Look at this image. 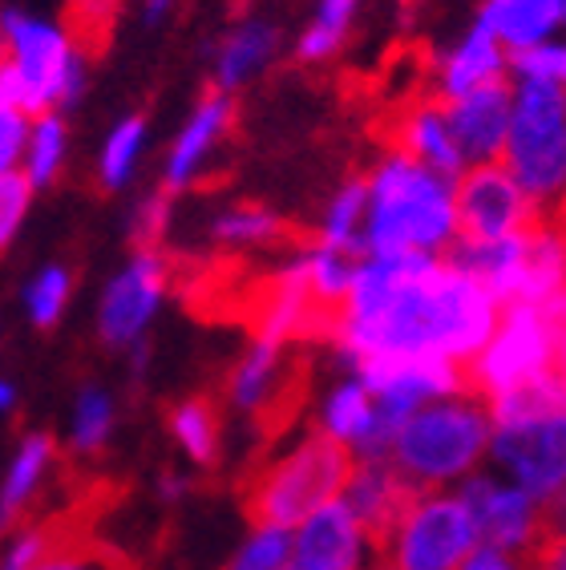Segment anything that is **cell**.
I'll return each mask as SVG.
<instances>
[{
    "label": "cell",
    "instance_id": "6da1fadb",
    "mask_svg": "<svg viewBox=\"0 0 566 570\" xmlns=\"http://www.w3.org/2000/svg\"><path fill=\"white\" fill-rule=\"evenodd\" d=\"M498 299L481 279L446 259L413 252L372 259L352 284L344 348L352 361L377 356H449L474 361L490 341Z\"/></svg>",
    "mask_w": 566,
    "mask_h": 570
},
{
    "label": "cell",
    "instance_id": "7a4b0ae2",
    "mask_svg": "<svg viewBox=\"0 0 566 570\" xmlns=\"http://www.w3.org/2000/svg\"><path fill=\"white\" fill-rule=\"evenodd\" d=\"M352 473V445L320 429L300 450L243 478V514L255 530H287L292 522H308L328 502H336L340 490H349Z\"/></svg>",
    "mask_w": 566,
    "mask_h": 570
},
{
    "label": "cell",
    "instance_id": "3957f363",
    "mask_svg": "<svg viewBox=\"0 0 566 570\" xmlns=\"http://www.w3.org/2000/svg\"><path fill=\"white\" fill-rule=\"evenodd\" d=\"M458 223V207L446 190V178L409 158H389L372 178V219L369 252L372 259L429 252L449 239Z\"/></svg>",
    "mask_w": 566,
    "mask_h": 570
},
{
    "label": "cell",
    "instance_id": "277c9868",
    "mask_svg": "<svg viewBox=\"0 0 566 570\" xmlns=\"http://www.w3.org/2000/svg\"><path fill=\"white\" fill-rule=\"evenodd\" d=\"M69 49V37L45 21H33L17 9L4 12V106L45 118L53 101H74L81 89V57Z\"/></svg>",
    "mask_w": 566,
    "mask_h": 570
},
{
    "label": "cell",
    "instance_id": "5b68a950",
    "mask_svg": "<svg viewBox=\"0 0 566 570\" xmlns=\"http://www.w3.org/2000/svg\"><path fill=\"white\" fill-rule=\"evenodd\" d=\"M506 170L530 198L566 187V94L555 77H526L506 138Z\"/></svg>",
    "mask_w": 566,
    "mask_h": 570
},
{
    "label": "cell",
    "instance_id": "8992f818",
    "mask_svg": "<svg viewBox=\"0 0 566 570\" xmlns=\"http://www.w3.org/2000/svg\"><path fill=\"white\" fill-rule=\"evenodd\" d=\"M486 438H490V421L486 413L469 405H433V409H417L413 417L404 421L397 441H392L389 461L397 470L424 485H437L446 478H458L466 473L478 453L486 450Z\"/></svg>",
    "mask_w": 566,
    "mask_h": 570
},
{
    "label": "cell",
    "instance_id": "52a82bcc",
    "mask_svg": "<svg viewBox=\"0 0 566 570\" xmlns=\"http://www.w3.org/2000/svg\"><path fill=\"white\" fill-rule=\"evenodd\" d=\"M555 348V328L538 304H506L501 328L490 348L466 361V393L469 396H501L546 373Z\"/></svg>",
    "mask_w": 566,
    "mask_h": 570
},
{
    "label": "cell",
    "instance_id": "ba28073f",
    "mask_svg": "<svg viewBox=\"0 0 566 570\" xmlns=\"http://www.w3.org/2000/svg\"><path fill=\"white\" fill-rule=\"evenodd\" d=\"M478 542V522L466 498H421L392 538L384 562L397 570H461Z\"/></svg>",
    "mask_w": 566,
    "mask_h": 570
},
{
    "label": "cell",
    "instance_id": "9c48e42d",
    "mask_svg": "<svg viewBox=\"0 0 566 570\" xmlns=\"http://www.w3.org/2000/svg\"><path fill=\"white\" fill-rule=\"evenodd\" d=\"M458 239L469 243H498L510 235H523L530 215L538 207L530 203L518 178L506 166L481 163L458 183Z\"/></svg>",
    "mask_w": 566,
    "mask_h": 570
},
{
    "label": "cell",
    "instance_id": "30bf717a",
    "mask_svg": "<svg viewBox=\"0 0 566 570\" xmlns=\"http://www.w3.org/2000/svg\"><path fill=\"white\" fill-rule=\"evenodd\" d=\"M344 502L360 518V527L369 534V547L377 550V559H384L392 538L401 534L404 518L413 514L417 502H421V485L409 482L392 461H364L352 473Z\"/></svg>",
    "mask_w": 566,
    "mask_h": 570
},
{
    "label": "cell",
    "instance_id": "8fae6325",
    "mask_svg": "<svg viewBox=\"0 0 566 570\" xmlns=\"http://www.w3.org/2000/svg\"><path fill=\"white\" fill-rule=\"evenodd\" d=\"M494 453L526 494L550 498L566 485V413L526 425H498Z\"/></svg>",
    "mask_w": 566,
    "mask_h": 570
},
{
    "label": "cell",
    "instance_id": "7c38bea8",
    "mask_svg": "<svg viewBox=\"0 0 566 570\" xmlns=\"http://www.w3.org/2000/svg\"><path fill=\"white\" fill-rule=\"evenodd\" d=\"M170 287V255L138 252L134 264L114 279L106 304H101V336L109 344H126L150 320L154 304Z\"/></svg>",
    "mask_w": 566,
    "mask_h": 570
},
{
    "label": "cell",
    "instance_id": "4fadbf2b",
    "mask_svg": "<svg viewBox=\"0 0 566 570\" xmlns=\"http://www.w3.org/2000/svg\"><path fill=\"white\" fill-rule=\"evenodd\" d=\"M441 110L449 118V130H453V142H458L461 158L469 163H490L494 154L506 150V138H510V86L506 81H486L466 98L441 101Z\"/></svg>",
    "mask_w": 566,
    "mask_h": 570
},
{
    "label": "cell",
    "instance_id": "5bb4252c",
    "mask_svg": "<svg viewBox=\"0 0 566 570\" xmlns=\"http://www.w3.org/2000/svg\"><path fill=\"white\" fill-rule=\"evenodd\" d=\"M466 505L474 510V522H478L481 547L494 550H530L534 534H538V510H534L526 490H498L486 478H469L466 490H461Z\"/></svg>",
    "mask_w": 566,
    "mask_h": 570
},
{
    "label": "cell",
    "instance_id": "9a60e30c",
    "mask_svg": "<svg viewBox=\"0 0 566 570\" xmlns=\"http://www.w3.org/2000/svg\"><path fill=\"white\" fill-rule=\"evenodd\" d=\"M364 527L352 514L349 502H328L324 510L308 518L300 538H295L292 567L300 570H360V542Z\"/></svg>",
    "mask_w": 566,
    "mask_h": 570
},
{
    "label": "cell",
    "instance_id": "2e32d148",
    "mask_svg": "<svg viewBox=\"0 0 566 570\" xmlns=\"http://www.w3.org/2000/svg\"><path fill=\"white\" fill-rule=\"evenodd\" d=\"M308 376H312L308 352H283L280 373L272 376L267 393L251 409V421H255V433H260L263 445L280 438L283 429L300 417V409H304V401H308Z\"/></svg>",
    "mask_w": 566,
    "mask_h": 570
},
{
    "label": "cell",
    "instance_id": "e0dca14e",
    "mask_svg": "<svg viewBox=\"0 0 566 570\" xmlns=\"http://www.w3.org/2000/svg\"><path fill=\"white\" fill-rule=\"evenodd\" d=\"M501 61H506V57H501V49H498V29L481 17V21L474 24V33H469V41L461 45V53L441 66V101L466 98V94H474V89L486 86V81H498Z\"/></svg>",
    "mask_w": 566,
    "mask_h": 570
},
{
    "label": "cell",
    "instance_id": "ac0fdd59",
    "mask_svg": "<svg viewBox=\"0 0 566 570\" xmlns=\"http://www.w3.org/2000/svg\"><path fill=\"white\" fill-rule=\"evenodd\" d=\"M481 17L498 29L501 41L530 49L543 45L558 21H566V0H486Z\"/></svg>",
    "mask_w": 566,
    "mask_h": 570
},
{
    "label": "cell",
    "instance_id": "d6986e66",
    "mask_svg": "<svg viewBox=\"0 0 566 570\" xmlns=\"http://www.w3.org/2000/svg\"><path fill=\"white\" fill-rule=\"evenodd\" d=\"M49 461H53V441L45 438V433H33V438L21 441V453L12 461L9 482H4V522H9V530H21L29 522V514L37 510Z\"/></svg>",
    "mask_w": 566,
    "mask_h": 570
},
{
    "label": "cell",
    "instance_id": "ffe728a7",
    "mask_svg": "<svg viewBox=\"0 0 566 570\" xmlns=\"http://www.w3.org/2000/svg\"><path fill=\"white\" fill-rule=\"evenodd\" d=\"M231 121H235V101L223 98L218 89H211L207 98H203V106H198V114L191 118V126L183 130V138H178L175 154H170V183L166 187H178L195 170V163L218 142V134L227 130Z\"/></svg>",
    "mask_w": 566,
    "mask_h": 570
},
{
    "label": "cell",
    "instance_id": "44dd1931",
    "mask_svg": "<svg viewBox=\"0 0 566 570\" xmlns=\"http://www.w3.org/2000/svg\"><path fill=\"white\" fill-rule=\"evenodd\" d=\"M121 0H66V37L81 61H98L109 49L114 21H118Z\"/></svg>",
    "mask_w": 566,
    "mask_h": 570
},
{
    "label": "cell",
    "instance_id": "7402d4cb",
    "mask_svg": "<svg viewBox=\"0 0 566 570\" xmlns=\"http://www.w3.org/2000/svg\"><path fill=\"white\" fill-rule=\"evenodd\" d=\"M170 429L175 438L183 441V450L198 461V465H211L218 458V409L211 396H191L170 413Z\"/></svg>",
    "mask_w": 566,
    "mask_h": 570
},
{
    "label": "cell",
    "instance_id": "603a6c76",
    "mask_svg": "<svg viewBox=\"0 0 566 570\" xmlns=\"http://www.w3.org/2000/svg\"><path fill=\"white\" fill-rule=\"evenodd\" d=\"M372 389L364 381L360 384H344L332 401H328V413H324V429L332 433V438L340 441H364L372 433V425H377V405H372Z\"/></svg>",
    "mask_w": 566,
    "mask_h": 570
},
{
    "label": "cell",
    "instance_id": "cb8c5ba5",
    "mask_svg": "<svg viewBox=\"0 0 566 570\" xmlns=\"http://www.w3.org/2000/svg\"><path fill=\"white\" fill-rule=\"evenodd\" d=\"M272 45H275V33L263 29V24H243V29H235V33L223 41V49H218V81H223V86H240L251 69L260 66V61H267Z\"/></svg>",
    "mask_w": 566,
    "mask_h": 570
},
{
    "label": "cell",
    "instance_id": "d4e9b609",
    "mask_svg": "<svg viewBox=\"0 0 566 570\" xmlns=\"http://www.w3.org/2000/svg\"><path fill=\"white\" fill-rule=\"evenodd\" d=\"M526 570H566V498L550 494L538 510V534L526 550Z\"/></svg>",
    "mask_w": 566,
    "mask_h": 570
},
{
    "label": "cell",
    "instance_id": "484cf974",
    "mask_svg": "<svg viewBox=\"0 0 566 570\" xmlns=\"http://www.w3.org/2000/svg\"><path fill=\"white\" fill-rule=\"evenodd\" d=\"M372 198V183L369 178H352L349 187L340 190V198L332 203V215L324 223V247L332 252H360L357 247V223L364 215Z\"/></svg>",
    "mask_w": 566,
    "mask_h": 570
},
{
    "label": "cell",
    "instance_id": "4316f807",
    "mask_svg": "<svg viewBox=\"0 0 566 570\" xmlns=\"http://www.w3.org/2000/svg\"><path fill=\"white\" fill-rule=\"evenodd\" d=\"M352 9H357V0H320V17L300 41V57L320 61V57L336 53V45L344 41V29L352 21Z\"/></svg>",
    "mask_w": 566,
    "mask_h": 570
},
{
    "label": "cell",
    "instance_id": "83f0119b",
    "mask_svg": "<svg viewBox=\"0 0 566 570\" xmlns=\"http://www.w3.org/2000/svg\"><path fill=\"white\" fill-rule=\"evenodd\" d=\"M295 559V542L287 530H255L247 547L231 559L227 570H287Z\"/></svg>",
    "mask_w": 566,
    "mask_h": 570
},
{
    "label": "cell",
    "instance_id": "f1b7e54d",
    "mask_svg": "<svg viewBox=\"0 0 566 570\" xmlns=\"http://www.w3.org/2000/svg\"><path fill=\"white\" fill-rule=\"evenodd\" d=\"M109 433V396L101 389H86L77 401V421H74V441L77 450H98Z\"/></svg>",
    "mask_w": 566,
    "mask_h": 570
},
{
    "label": "cell",
    "instance_id": "f546056e",
    "mask_svg": "<svg viewBox=\"0 0 566 570\" xmlns=\"http://www.w3.org/2000/svg\"><path fill=\"white\" fill-rule=\"evenodd\" d=\"M69 296V272L66 267H49L45 275H37V284L29 287V316H33L37 328H49L61 312Z\"/></svg>",
    "mask_w": 566,
    "mask_h": 570
},
{
    "label": "cell",
    "instance_id": "4dcf8cb0",
    "mask_svg": "<svg viewBox=\"0 0 566 570\" xmlns=\"http://www.w3.org/2000/svg\"><path fill=\"white\" fill-rule=\"evenodd\" d=\"M138 146H142V118L121 121L118 134H114V138L106 142V158H101V178H106L109 187L126 183V175H130Z\"/></svg>",
    "mask_w": 566,
    "mask_h": 570
},
{
    "label": "cell",
    "instance_id": "1f68e13d",
    "mask_svg": "<svg viewBox=\"0 0 566 570\" xmlns=\"http://www.w3.org/2000/svg\"><path fill=\"white\" fill-rule=\"evenodd\" d=\"M61 142H66V134H61V121L57 118H41L33 134V150H29V178L33 183H49L57 175V163H61Z\"/></svg>",
    "mask_w": 566,
    "mask_h": 570
},
{
    "label": "cell",
    "instance_id": "d6a6232c",
    "mask_svg": "<svg viewBox=\"0 0 566 570\" xmlns=\"http://www.w3.org/2000/svg\"><path fill=\"white\" fill-rule=\"evenodd\" d=\"M170 195L175 187H163L158 195L138 210V223H134V243H138V252H154L158 239H163L166 230V210H170Z\"/></svg>",
    "mask_w": 566,
    "mask_h": 570
},
{
    "label": "cell",
    "instance_id": "836d02e7",
    "mask_svg": "<svg viewBox=\"0 0 566 570\" xmlns=\"http://www.w3.org/2000/svg\"><path fill=\"white\" fill-rule=\"evenodd\" d=\"M25 203H29V178L21 170H4V187H0V239L9 243L17 223L25 215Z\"/></svg>",
    "mask_w": 566,
    "mask_h": 570
},
{
    "label": "cell",
    "instance_id": "e575fe53",
    "mask_svg": "<svg viewBox=\"0 0 566 570\" xmlns=\"http://www.w3.org/2000/svg\"><path fill=\"white\" fill-rule=\"evenodd\" d=\"M514 66L523 77H566V49H550V45H530V49H518Z\"/></svg>",
    "mask_w": 566,
    "mask_h": 570
},
{
    "label": "cell",
    "instance_id": "d590c367",
    "mask_svg": "<svg viewBox=\"0 0 566 570\" xmlns=\"http://www.w3.org/2000/svg\"><path fill=\"white\" fill-rule=\"evenodd\" d=\"M25 118H29L25 110H17V106H4V118H0V158H4V170H12V163L21 158Z\"/></svg>",
    "mask_w": 566,
    "mask_h": 570
},
{
    "label": "cell",
    "instance_id": "8d00e7d4",
    "mask_svg": "<svg viewBox=\"0 0 566 570\" xmlns=\"http://www.w3.org/2000/svg\"><path fill=\"white\" fill-rule=\"evenodd\" d=\"M461 570H518V567H514V559L506 554V550L478 547L466 562H461Z\"/></svg>",
    "mask_w": 566,
    "mask_h": 570
},
{
    "label": "cell",
    "instance_id": "74e56055",
    "mask_svg": "<svg viewBox=\"0 0 566 570\" xmlns=\"http://www.w3.org/2000/svg\"><path fill=\"white\" fill-rule=\"evenodd\" d=\"M146 9H150V17H163V12L170 9V0H150V4H146Z\"/></svg>",
    "mask_w": 566,
    "mask_h": 570
},
{
    "label": "cell",
    "instance_id": "f35d334b",
    "mask_svg": "<svg viewBox=\"0 0 566 570\" xmlns=\"http://www.w3.org/2000/svg\"><path fill=\"white\" fill-rule=\"evenodd\" d=\"M369 570H397V567H392V562H384V559H377V562H372Z\"/></svg>",
    "mask_w": 566,
    "mask_h": 570
},
{
    "label": "cell",
    "instance_id": "ab89813d",
    "mask_svg": "<svg viewBox=\"0 0 566 570\" xmlns=\"http://www.w3.org/2000/svg\"><path fill=\"white\" fill-rule=\"evenodd\" d=\"M287 570H300V567H287Z\"/></svg>",
    "mask_w": 566,
    "mask_h": 570
}]
</instances>
